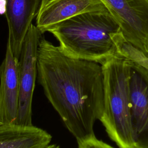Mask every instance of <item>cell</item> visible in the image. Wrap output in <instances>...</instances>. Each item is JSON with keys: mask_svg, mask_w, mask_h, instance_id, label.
I'll use <instances>...</instances> for the list:
<instances>
[{"mask_svg": "<svg viewBox=\"0 0 148 148\" xmlns=\"http://www.w3.org/2000/svg\"><path fill=\"white\" fill-rule=\"evenodd\" d=\"M42 33L32 24L25 35L18 58V108L14 124L31 125L32 103L37 76V53Z\"/></svg>", "mask_w": 148, "mask_h": 148, "instance_id": "cell-4", "label": "cell"}, {"mask_svg": "<svg viewBox=\"0 0 148 148\" xmlns=\"http://www.w3.org/2000/svg\"><path fill=\"white\" fill-rule=\"evenodd\" d=\"M116 47V54L148 70V54H145L124 38L121 31L114 33L112 36Z\"/></svg>", "mask_w": 148, "mask_h": 148, "instance_id": "cell-11", "label": "cell"}, {"mask_svg": "<svg viewBox=\"0 0 148 148\" xmlns=\"http://www.w3.org/2000/svg\"><path fill=\"white\" fill-rule=\"evenodd\" d=\"M37 78L44 94L76 139L79 148H110L98 139L94 125L103 112L101 64L68 56L42 36Z\"/></svg>", "mask_w": 148, "mask_h": 148, "instance_id": "cell-1", "label": "cell"}, {"mask_svg": "<svg viewBox=\"0 0 148 148\" xmlns=\"http://www.w3.org/2000/svg\"><path fill=\"white\" fill-rule=\"evenodd\" d=\"M107 10L101 0H41L36 26L43 34L56 25L77 14Z\"/></svg>", "mask_w": 148, "mask_h": 148, "instance_id": "cell-7", "label": "cell"}, {"mask_svg": "<svg viewBox=\"0 0 148 148\" xmlns=\"http://www.w3.org/2000/svg\"><path fill=\"white\" fill-rule=\"evenodd\" d=\"M120 28L108 10L86 12L61 21L49 32L69 56L100 64L116 54L112 39Z\"/></svg>", "mask_w": 148, "mask_h": 148, "instance_id": "cell-2", "label": "cell"}, {"mask_svg": "<svg viewBox=\"0 0 148 148\" xmlns=\"http://www.w3.org/2000/svg\"><path fill=\"white\" fill-rule=\"evenodd\" d=\"M103 112L99 121L120 148H136L130 98V61L116 54L101 64Z\"/></svg>", "mask_w": 148, "mask_h": 148, "instance_id": "cell-3", "label": "cell"}, {"mask_svg": "<svg viewBox=\"0 0 148 148\" xmlns=\"http://www.w3.org/2000/svg\"><path fill=\"white\" fill-rule=\"evenodd\" d=\"M41 0H4L8 25V40L13 55L18 59L25 35L36 16Z\"/></svg>", "mask_w": 148, "mask_h": 148, "instance_id": "cell-9", "label": "cell"}, {"mask_svg": "<svg viewBox=\"0 0 148 148\" xmlns=\"http://www.w3.org/2000/svg\"><path fill=\"white\" fill-rule=\"evenodd\" d=\"M130 84L136 148H148V70L131 61Z\"/></svg>", "mask_w": 148, "mask_h": 148, "instance_id": "cell-6", "label": "cell"}, {"mask_svg": "<svg viewBox=\"0 0 148 148\" xmlns=\"http://www.w3.org/2000/svg\"><path fill=\"white\" fill-rule=\"evenodd\" d=\"M18 59L7 40L5 58L0 64V124H14L18 108Z\"/></svg>", "mask_w": 148, "mask_h": 148, "instance_id": "cell-8", "label": "cell"}, {"mask_svg": "<svg viewBox=\"0 0 148 148\" xmlns=\"http://www.w3.org/2000/svg\"><path fill=\"white\" fill-rule=\"evenodd\" d=\"M52 136L33 125L0 124V148L50 147Z\"/></svg>", "mask_w": 148, "mask_h": 148, "instance_id": "cell-10", "label": "cell"}, {"mask_svg": "<svg viewBox=\"0 0 148 148\" xmlns=\"http://www.w3.org/2000/svg\"><path fill=\"white\" fill-rule=\"evenodd\" d=\"M2 0H0V13H2V5H5V2L3 3H2Z\"/></svg>", "mask_w": 148, "mask_h": 148, "instance_id": "cell-12", "label": "cell"}, {"mask_svg": "<svg viewBox=\"0 0 148 148\" xmlns=\"http://www.w3.org/2000/svg\"><path fill=\"white\" fill-rule=\"evenodd\" d=\"M127 41L148 54V0H101Z\"/></svg>", "mask_w": 148, "mask_h": 148, "instance_id": "cell-5", "label": "cell"}]
</instances>
